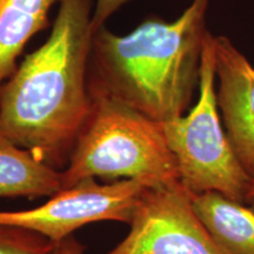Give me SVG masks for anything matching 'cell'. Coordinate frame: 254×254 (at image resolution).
<instances>
[{"label": "cell", "mask_w": 254, "mask_h": 254, "mask_svg": "<svg viewBox=\"0 0 254 254\" xmlns=\"http://www.w3.org/2000/svg\"><path fill=\"white\" fill-rule=\"evenodd\" d=\"M218 107L228 140L254 180V67L227 37H214Z\"/></svg>", "instance_id": "52a82bcc"}, {"label": "cell", "mask_w": 254, "mask_h": 254, "mask_svg": "<svg viewBox=\"0 0 254 254\" xmlns=\"http://www.w3.org/2000/svg\"><path fill=\"white\" fill-rule=\"evenodd\" d=\"M193 208L226 254H254V211L217 192L192 194Z\"/></svg>", "instance_id": "ba28073f"}, {"label": "cell", "mask_w": 254, "mask_h": 254, "mask_svg": "<svg viewBox=\"0 0 254 254\" xmlns=\"http://www.w3.org/2000/svg\"><path fill=\"white\" fill-rule=\"evenodd\" d=\"M209 0L174 21L148 19L126 36L103 26L92 38L90 77L157 123L184 116L199 85Z\"/></svg>", "instance_id": "7a4b0ae2"}, {"label": "cell", "mask_w": 254, "mask_h": 254, "mask_svg": "<svg viewBox=\"0 0 254 254\" xmlns=\"http://www.w3.org/2000/svg\"><path fill=\"white\" fill-rule=\"evenodd\" d=\"M57 245L33 232L0 225V254H55Z\"/></svg>", "instance_id": "8fae6325"}, {"label": "cell", "mask_w": 254, "mask_h": 254, "mask_svg": "<svg viewBox=\"0 0 254 254\" xmlns=\"http://www.w3.org/2000/svg\"><path fill=\"white\" fill-rule=\"evenodd\" d=\"M125 239L106 254H226L193 208L180 180L148 186Z\"/></svg>", "instance_id": "5b68a950"}, {"label": "cell", "mask_w": 254, "mask_h": 254, "mask_svg": "<svg viewBox=\"0 0 254 254\" xmlns=\"http://www.w3.org/2000/svg\"><path fill=\"white\" fill-rule=\"evenodd\" d=\"M140 180L100 185L86 179L51 195L45 204L25 211H0V225L23 228L59 244L78 228L95 221L129 224L144 190Z\"/></svg>", "instance_id": "8992f818"}, {"label": "cell", "mask_w": 254, "mask_h": 254, "mask_svg": "<svg viewBox=\"0 0 254 254\" xmlns=\"http://www.w3.org/2000/svg\"><path fill=\"white\" fill-rule=\"evenodd\" d=\"M91 109L62 171L63 190L86 179L140 180L150 186L179 180L161 124L113 97L90 77Z\"/></svg>", "instance_id": "3957f363"}, {"label": "cell", "mask_w": 254, "mask_h": 254, "mask_svg": "<svg viewBox=\"0 0 254 254\" xmlns=\"http://www.w3.org/2000/svg\"><path fill=\"white\" fill-rule=\"evenodd\" d=\"M92 12V0H60L50 37L0 87V132L57 170L91 109Z\"/></svg>", "instance_id": "6da1fadb"}, {"label": "cell", "mask_w": 254, "mask_h": 254, "mask_svg": "<svg viewBox=\"0 0 254 254\" xmlns=\"http://www.w3.org/2000/svg\"><path fill=\"white\" fill-rule=\"evenodd\" d=\"M55 254H84V250L74 238L69 237L57 245Z\"/></svg>", "instance_id": "4fadbf2b"}, {"label": "cell", "mask_w": 254, "mask_h": 254, "mask_svg": "<svg viewBox=\"0 0 254 254\" xmlns=\"http://www.w3.org/2000/svg\"><path fill=\"white\" fill-rule=\"evenodd\" d=\"M60 0H0V87L17 68L27 43L46 27Z\"/></svg>", "instance_id": "30bf717a"}, {"label": "cell", "mask_w": 254, "mask_h": 254, "mask_svg": "<svg viewBox=\"0 0 254 254\" xmlns=\"http://www.w3.org/2000/svg\"><path fill=\"white\" fill-rule=\"evenodd\" d=\"M214 82V37L208 32L200 66L198 101L186 116L161 123V128L186 190L192 194L217 192L245 204L254 180L222 128Z\"/></svg>", "instance_id": "277c9868"}, {"label": "cell", "mask_w": 254, "mask_h": 254, "mask_svg": "<svg viewBox=\"0 0 254 254\" xmlns=\"http://www.w3.org/2000/svg\"><path fill=\"white\" fill-rule=\"evenodd\" d=\"M128 0H95L92 12V30L98 31L100 27L105 26V23L109 20L112 14Z\"/></svg>", "instance_id": "7c38bea8"}, {"label": "cell", "mask_w": 254, "mask_h": 254, "mask_svg": "<svg viewBox=\"0 0 254 254\" xmlns=\"http://www.w3.org/2000/svg\"><path fill=\"white\" fill-rule=\"evenodd\" d=\"M62 190V171L39 160L0 132V198L33 199L51 196Z\"/></svg>", "instance_id": "9c48e42d"}, {"label": "cell", "mask_w": 254, "mask_h": 254, "mask_svg": "<svg viewBox=\"0 0 254 254\" xmlns=\"http://www.w3.org/2000/svg\"><path fill=\"white\" fill-rule=\"evenodd\" d=\"M245 205H250L254 207V182L252 185H251V189L249 192H247L246 199H245Z\"/></svg>", "instance_id": "5bb4252c"}]
</instances>
